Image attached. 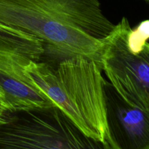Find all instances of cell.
I'll use <instances>...</instances> for the list:
<instances>
[{
    "mask_svg": "<svg viewBox=\"0 0 149 149\" xmlns=\"http://www.w3.org/2000/svg\"><path fill=\"white\" fill-rule=\"evenodd\" d=\"M0 149H112L86 135L58 106L7 111Z\"/></svg>",
    "mask_w": 149,
    "mask_h": 149,
    "instance_id": "3",
    "label": "cell"
},
{
    "mask_svg": "<svg viewBox=\"0 0 149 149\" xmlns=\"http://www.w3.org/2000/svg\"><path fill=\"white\" fill-rule=\"evenodd\" d=\"M149 39V20L141 22L135 29H130L127 34V46L134 53L143 49Z\"/></svg>",
    "mask_w": 149,
    "mask_h": 149,
    "instance_id": "7",
    "label": "cell"
},
{
    "mask_svg": "<svg viewBox=\"0 0 149 149\" xmlns=\"http://www.w3.org/2000/svg\"><path fill=\"white\" fill-rule=\"evenodd\" d=\"M7 109L4 106V103L2 101V99H1V96H0V125L4 121V116H5V113L7 112Z\"/></svg>",
    "mask_w": 149,
    "mask_h": 149,
    "instance_id": "8",
    "label": "cell"
},
{
    "mask_svg": "<svg viewBox=\"0 0 149 149\" xmlns=\"http://www.w3.org/2000/svg\"><path fill=\"white\" fill-rule=\"evenodd\" d=\"M0 26L31 35L48 49L99 62L103 40L115 27L99 0H0Z\"/></svg>",
    "mask_w": 149,
    "mask_h": 149,
    "instance_id": "1",
    "label": "cell"
},
{
    "mask_svg": "<svg viewBox=\"0 0 149 149\" xmlns=\"http://www.w3.org/2000/svg\"><path fill=\"white\" fill-rule=\"evenodd\" d=\"M99 61L81 55L45 50L26 71L36 86L86 135L106 141L105 79Z\"/></svg>",
    "mask_w": 149,
    "mask_h": 149,
    "instance_id": "2",
    "label": "cell"
},
{
    "mask_svg": "<svg viewBox=\"0 0 149 149\" xmlns=\"http://www.w3.org/2000/svg\"><path fill=\"white\" fill-rule=\"evenodd\" d=\"M143 1H145L146 2H147V3H149V0H143Z\"/></svg>",
    "mask_w": 149,
    "mask_h": 149,
    "instance_id": "9",
    "label": "cell"
},
{
    "mask_svg": "<svg viewBox=\"0 0 149 149\" xmlns=\"http://www.w3.org/2000/svg\"><path fill=\"white\" fill-rule=\"evenodd\" d=\"M106 141L112 149H149V110L125 100L104 80Z\"/></svg>",
    "mask_w": 149,
    "mask_h": 149,
    "instance_id": "6",
    "label": "cell"
},
{
    "mask_svg": "<svg viewBox=\"0 0 149 149\" xmlns=\"http://www.w3.org/2000/svg\"><path fill=\"white\" fill-rule=\"evenodd\" d=\"M130 26L126 17L103 40L100 62L109 82L126 101L149 110V43L134 53L127 46Z\"/></svg>",
    "mask_w": 149,
    "mask_h": 149,
    "instance_id": "5",
    "label": "cell"
},
{
    "mask_svg": "<svg viewBox=\"0 0 149 149\" xmlns=\"http://www.w3.org/2000/svg\"><path fill=\"white\" fill-rule=\"evenodd\" d=\"M45 50L36 38L0 26V96L7 111L55 106L26 71L28 64Z\"/></svg>",
    "mask_w": 149,
    "mask_h": 149,
    "instance_id": "4",
    "label": "cell"
}]
</instances>
